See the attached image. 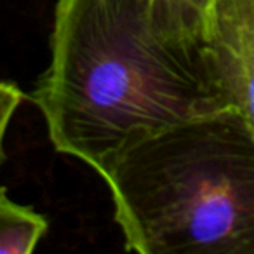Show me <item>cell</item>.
I'll use <instances>...</instances> for the list:
<instances>
[{
    "mask_svg": "<svg viewBox=\"0 0 254 254\" xmlns=\"http://www.w3.org/2000/svg\"><path fill=\"white\" fill-rule=\"evenodd\" d=\"M49 46L28 98L54 150L99 176L134 143L233 108L204 44L171 32L153 0H56Z\"/></svg>",
    "mask_w": 254,
    "mask_h": 254,
    "instance_id": "cell-1",
    "label": "cell"
},
{
    "mask_svg": "<svg viewBox=\"0 0 254 254\" xmlns=\"http://www.w3.org/2000/svg\"><path fill=\"white\" fill-rule=\"evenodd\" d=\"M101 178L126 251L254 254V134L235 108L134 143Z\"/></svg>",
    "mask_w": 254,
    "mask_h": 254,
    "instance_id": "cell-2",
    "label": "cell"
},
{
    "mask_svg": "<svg viewBox=\"0 0 254 254\" xmlns=\"http://www.w3.org/2000/svg\"><path fill=\"white\" fill-rule=\"evenodd\" d=\"M204 51L219 91L254 134V0H214Z\"/></svg>",
    "mask_w": 254,
    "mask_h": 254,
    "instance_id": "cell-3",
    "label": "cell"
},
{
    "mask_svg": "<svg viewBox=\"0 0 254 254\" xmlns=\"http://www.w3.org/2000/svg\"><path fill=\"white\" fill-rule=\"evenodd\" d=\"M49 230V219L30 205L14 202L0 187V254H30Z\"/></svg>",
    "mask_w": 254,
    "mask_h": 254,
    "instance_id": "cell-4",
    "label": "cell"
},
{
    "mask_svg": "<svg viewBox=\"0 0 254 254\" xmlns=\"http://www.w3.org/2000/svg\"><path fill=\"white\" fill-rule=\"evenodd\" d=\"M160 21L173 33L193 44L207 39L214 0H153Z\"/></svg>",
    "mask_w": 254,
    "mask_h": 254,
    "instance_id": "cell-5",
    "label": "cell"
},
{
    "mask_svg": "<svg viewBox=\"0 0 254 254\" xmlns=\"http://www.w3.org/2000/svg\"><path fill=\"white\" fill-rule=\"evenodd\" d=\"M23 98V91L12 82H5L0 80V166L5 162L7 155H5V146H4V139H5V132H7L9 122L14 117L18 106L21 105Z\"/></svg>",
    "mask_w": 254,
    "mask_h": 254,
    "instance_id": "cell-6",
    "label": "cell"
}]
</instances>
